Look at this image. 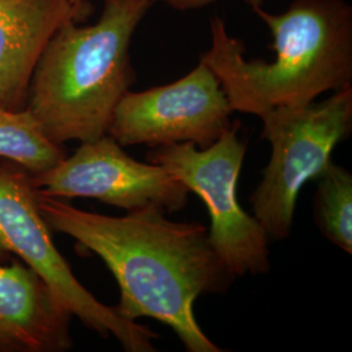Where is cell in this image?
Instances as JSON below:
<instances>
[{
  "mask_svg": "<svg viewBox=\"0 0 352 352\" xmlns=\"http://www.w3.org/2000/svg\"><path fill=\"white\" fill-rule=\"evenodd\" d=\"M39 209L52 231L74 238L109 267L120 289L119 315L162 322L188 352L222 351L193 312L197 298L225 294L235 280L210 245L206 227L170 221L155 205L110 217L39 193Z\"/></svg>",
  "mask_w": 352,
  "mask_h": 352,
  "instance_id": "obj_1",
  "label": "cell"
},
{
  "mask_svg": "<svg viewBox=\"0 0 352 352\" xmlns=\"http://www.w3.org/2000/svg\"><path fill=\"white\" fill-rule=\"evenodd\" d=\"M273 36L272 62L245 58L244 43L221 17L200 55L218 77L234 111L261 116L278 106L316 101L352 84V8L344 0H294L280 14L253 10Z\"/></svg>",
  "mask_w": 352,
  "mask_h": 352,
  "instance_id": "obj_2",
  "label": "cell"
},
{
  "mask_svg": "<svg viewBox=\"0 0 352 352\" xmlns=\"http://www.w3.org/2000/svg\"><path fill=\"white\" fill-rule=\"evenodd\" d=\"M151 0H104L93 25L64 24L34 67L26 107L59 145L107 135L113 111L136 81L131 42Z\"/></svg>",
  "mask_w": 352,
  "mask_h": 352,
  "instance_id": "obj_3",
  "label": "cell"
},
{
  "mask_svg": "<svg viewBox=\"0 0 352 352\" xmlns=\"http://www.w3.org/2000/svg\"><path fill=\"white\" fill-rule=\"evenodd\" d=\"M260 118L272 155L250 202L269 240H283L292 231L302 187L324 173L334 148L351 133L352 87L322 101L278 106Z\"/></svg>",
  "mask_w": 352,
  "mask_h": 352,
  "instance_id": "obj_4",
  "label": "cell"
},
{
  "mask_svg": "<svg viewBox=\"0 0 352 352\" xmlns=\"http://www.w3.org/2000/svg\"><path fill=\"white\" fill-rule=\"evenodd\" d=\"M12 257L32 267L72 317L102 338L113 336L126 352L157 351V333L122 317L76 278L41 213L33 175L20 164L0 160V264Z\"/></svg>",
  "mask_w": 352,
  "mask_h": 352,
  "instance_id": "obj_5",
  "label": "cell"
},
{
  "mask_svg": "<svg viewBox=\"0 0 352 352\" xmlns=\"http://www.w3.org/2000/svg\"><path fill=\"white\" fill-rule=\"evenodd\" d=\"M238 132L236 122L206 149L180 142L146 153L148 162L162 166L205 202L210 217L209 243L235 278L265 274L270 269V240L254 215L240 206L236 196L247 151Z\"/></svg>",
  "mask_w": 352,
  "mask_h": 352,
  "instance_id": "obj_6",
  "label": "cell"
},
{
  "mask_svg": "<svg viewBox=\"0 0 352 352\" xmlns=\"http://www.w3.org/2000/svg\"><path fill=\"white\" fill-rule=\"evenodd\" d=\"M232 113L218 77L200 60L175 82L128 90L113 111L107 135L123 148L193 142L206 149L231 126Z\"/></svg>",
  "mask_w": 352,
  "mask_h": 352,
  "instance_id": "obj_7",
  "label": "cell"
},
{
  "mask_svg": "<svg viewBox=\"0 0 352 352\" xmlns=\"http://www.w3.org/2000/svg\"><path fill=\"white\" fill-rule=\"evenodd\" d=\"M33 182L46 197L65 201L87 197L126 212L151 205L167 213L180 212L190 193L162 166L136 161L109 135L81 142L74 155L33 175Z\"/></svg>",
  "mask_w": 352,
  "mask_h": 352,
  "instance_id": "obj_8",
  "label": "cell"
},
{
  "mask_svg": "<svg viewBox=\"0 0 352 352\" xmlns=\"http://www.w3.org/2000/svg\"><path fill=\"white\" fill-rule=\"evenodd\" d=\"M91 11L87 0H0V109H25L34 67L51 37Z\"/></svg>",
  "mask_w": 352,
  "mask_h": 352,
  "instance_id": "obj_9",
  "label": "cell"
},
{
  "mask_svg": "<svg viewBox=\"0 0 352 352\" xmlns=\"http://www.w3.org/2000/svg\"><path fill=\"white\" fill-rule=\"evenodd\" d=\"M72 315L20 258L0 264V352H64Z\"/></svg>",
  "mask_w": 352,
  "mask_h": 352,
  "instance_id": "obj_10",
  "label": "cell"
},
{
  "mask_svg": "<svg viewBox=\"0 0 352 352\" xmlns=\"http://www.w3.org/2000/svg\"><path fill=\"white\" fill-rule=\"evenodd\" d=\"M68 155L64 145L51 141L28 109H0V160L42 174Z\"/></svg>",
  "mask_w": 352,
  "mask_h": 352,
  "instance_id": "obj_11",
  "label": "cell"
},
{
  "mask_svg": "<svg viewBox=\"0 0 352 352\" xmlns=\"http://www.w3.org/2000/svg\"><path fill=\"white\" fill-rule=\"evenodd\" d=\"M314 214L320 232L352 253V175L333 160L317 179Z\"/></svg>",
  "mask_w": 352,
  "mask_h": 352,
  "instance_id": "obj_12",
  "label": "cell"
},
{
  "mask_svg": "<svg viewBox=\"0 0 352 352\" xmlns=\"http://www.w3.org/2000/svg\"><path fill=\"white\" fill-rule=\"evenodd\" d=\"M154 1H161L166 6L174 8L176 11H195V10H200L204 7H208L210 4L215 3L217 0H151ZM245 4H248L252 10L257 8V7H263L265 0H243Z\"/></svg>",
  "mask_w": 352,
  "mask_h": 352,
  "instance_id": "obj_13",
  "label": "cell"
},
{
  "mask_svg": "<svg viewBox=\"0 0 352 352\" xmlns=\"http://www.w3.org/2000/svg\"><path fill=\"white\" fill-rule=\"evenodd\" d=\"M75 3H81V1H85V0H74Z\"/></svg>",
  "mask_w": 352,
  "mask_h": 352,
  "instance_id": "obj_14",
  "label": "cell"
}]
</instances>
